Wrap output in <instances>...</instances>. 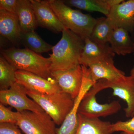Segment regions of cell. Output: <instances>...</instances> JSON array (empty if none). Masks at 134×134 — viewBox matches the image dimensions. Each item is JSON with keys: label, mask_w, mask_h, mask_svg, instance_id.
Here are the masks:
<instances>
[{"label": "cell", "mask_w": 134, "mask_h": 134, "mask_svg": "<svg viewBox=\"0 0 134 134\" xmlns=\"http://www.w3.org/2000/svg\"><path fill=\"white\" fill-rule=\"evenodd\" d=\"M61 38L50 54L51 72L65 71L80 65L79 59L85 45V39L68 29L62 32Z\"/></svg>", "instance_id": "6da1fadb"}, {"label": "cell", "mask_w": 134, "mask_h": 134, "mask_svg": "<svg viewBox=\"0 0 134 134\" xmlns=\"http://www.w3.org/2000/svg\"><path fill=\"white\" fill-rule=\"evenodd\" d=\"M2 55L16 70L31 72L47 79H53L51 59L27 48L11 47L2 51Z\"/></svg>", "instance_id": "7a4b0ae2"}, {"label": "cell", "mask_w": 134, "mask_h": 134, "mask_svg": "<svg viewBox=\"0 0 134 134\" xmlns=\"http://www.w3.org/2000/svg\"><path fill=\"white\" fill-rule=\"evenodd\" d=\"M48 3L59 20L66 29L84 39L90 37L97 19L90 15L72 9L63 1L48 0Z\"/></svg>", "instance_id": "3957f363"}, {"label": "cell", "mask_w": 134, "mask_h": 134, "mask_svg": "<svg viewBox=\"0 0 134 134\" xmlns=\"http://www.w3.org/2000/svg\"><path fill=\"white\" fill-rule=\"evenodd\" d=\"M26 93L49 115L56 125L62 124L74 104V99L62 91L50 94H38L27 91Z\"/></svg>", "instance_id": "277c9868"}, {"label": "cell", "mask_w": 134, "mask_h": 134, "mask_svg": "<svg viewBox=\"0 0 134 134\" xmlns=\"http://www.w3.org/2000/svg\"><path fill=\"white\" fill-rule=\"evenodd\" d=\"M111 88L113 96H117L126 101L127 107L124 109L125 115L133 117L134 113V76L132 74L125 76L115 81H109L105 79L99 80L89 90L90 94L96 95L102 90Z\"/></svg>", "instance_id": "5b68a950"}, {"label": "cell", "mask_w": 134, "mask_h": 134, "mask_svg": "<svg viewBox=\"0 0 134 134\" xmlns=\"http://www.w3.org/2000/svg\"><path fill=\"white\" fill-rule=\"evenodd\" d=\"M16 125L24 134H57L56 124L45 111L17 112Z\"/></svg>", "instance_id": "8992f818"}, {"label": "cell", "mask_w": 134, "mask_h": 134, "mask_svg": "<svg viewBox=\"0 0 134 134\" xmlns=\"http://www.w3.org/2000/svg\"><path fill=\"white\" fill-rule=\"evenodd\" d=\"M29 97L26 89L16 82L8 90L0 91V103L14 107L17 112L44 111L41 107Z\"/></svg>", "instance_id": "52a82bcc"}, {"label": "cell", "mask_w": 134, "mask_h": 134, "mask_svg": "<svg viewBox=\"0 0 134 134\" xmlns=\"http://www.w3.org/2000/svg\"><path fill=\"white\" fill-rule=\"evenodd\" d=\"M83 79L79 95L74 99V107L60 127L56 129L57 134H75L78 125V108L85 95L96 83L92 77L89 68L81 65Z\"/></svg>", "instance_id": "ba28073f"}, {"label": "cell", "mask_w": 134, "mask_h": 134, "mask_svg": "<svg viewBox=\"0 0 134 134\" xmlns=\"http://www.w3.org/2000/svg\"><path fill=\"white\" fill-rule=\"evenodd\" d=\"M16 82L26 89V91L40 94H50L62 90L55 80L47 79L33 73L17 70Z\"/></svg>", "instance_id": "9c48e42d"}, {"label": "cell", "mask_w": 134, "mask_h": 134, "mask_svg": "<svg viewBox=\"0 0 134 134\" xmlns=\"http://www.w3.org/2000/svg\"><path fill=\"white\" fill-rule=\"evenodd\" d=\"M119 101L114 100L110 103H98L96 95L88 92L82 99L78 108V113L90 118L105 117L118 113L121 109Z\"/></svg>", "instance_id": "30bf717a"}, {"label": "cell", "mask_w": 134, "mask_h": 134, "mask_svg": "<svg viewBox=\"0 0 134 134\" xmlns=\"http://www.w3.org/2000/svg\"><path fill=\"white\" fill-rule=\"evenodd\" d=\"M114 29L122 28L134 32V0H129L111 8L107 16Z\"/></svg>", "instance_id": "8fae6325"}, {"label": "cell", "mask_w": 134, "mask_h": 134, "mask_svg": "<svg viewBox=\"0 0 134 134\" xmlns=\"http://www.w3.org/2000/svg\"><path fill=\"white\" fill-rule=\"evenodd\" d=\"M30 1L38 26L55 33L62 32L66 29L50 7L48 1L30 0Z\"/></svg>", "instance_id": "7c38bea8"}, {"label": "cell", "mask_w": 134, "mask_h": 134, "mask_svg": "<svg viewBox=\"0 0 134 134\" xmlns=\"http://www.w3.org/2000/svg\"><path fill=\"white\" fill-rule=\"evenodd\" d=\"M115 55L108 44H97L87 37L85 39V45L79 59V64L88 67L97 63L113 60Z\"/></svg>", "instance_id": "4fadbf2b"}, {"label": "cell", "mask_w": 134, "mask_h": 134, "mask_svg": "<svg viewBox=\"0 0 134 134\" xmlns=\"http://www.w3.org/2000/svg\"><path fill=\"white\" fill-rule=\"evenodd\" d=\"M52 75L62 90L69 94L74 99L79 95L83 79L81 65L67 71L52 72Z\"/></svg>", "instance_id": "5bb4252c"}, {"label": "cell", "mask_w": 134, "mask_h": 134, "mask_svg": "<svg viewBox=\"0 0 134 134\" xmlns=\"http://www.w3.org/2000/svg\"><path fill=\"white\" fill-rule=\"evenodd\" d=\"M22 31L16 13L0 9V33L13 44L21 42Z\"/></svg>", "instance_id": "9a60e30c"}, {"label": "cell", "mask_w": 134, "mask_h": 134, "mask_svg": "<svg viewBox=\"0 0 134 134\" xmlns=\"http://www.w3.org/2000/svg\"><path fill=\"white\" fill-rule=\"evenodd\" d=\"M78 125L75 134H112L113 123L99 118H90L78 114Z\"/></svg>", "instance_id": "2e32d148"}, {"label": "cell", "mask_w": 134, "mask_h": 134, "mask_svg": "<svg viewBox=\"0 0 134 134\" xmlns=\"http://www.w3.org/2000/svg\"><path fill=\"white\" fill-rule=\"evenodd\" d=\"M88 68L90 70L92 77L95 82L100 79L115 81L126 76L123 71L115 67L113 60L97 63Z\"/></svg>", "instance_id": "e0dca14e"}, {"label": "cell", "mask_w": 134, "mask_h": 134, "mask_svg": "<svg viewBox=\"0 0 134 134\" xmlns=\"http://www.w3.org/2000/svg\"><path fill=\"white\" fill-rule=\"evenodd\" d=\"M113 52L119 55H125L134 53V42L129 32L122 28L114 30L110 41Z\"/></svg>", "instance_id": "ac0fdd59"}, {"label": "cell", "mask_w": 134, "mask_h": 134, "mask_svg": "<svg viewBox=\"0 0 134 134\" xmlns=\"http://www.w3.org/2000/svg\"><path fill=\"white\" fill-rule=\"evenodd\" d=\"M16 14L22 32L35 31L38 25L30 0H18Z\"/></svg>", "instance_id": "d6986e66"}, {"label": "cell", "mask_w": 134, "mask_h": 134, "mask_svg": "<svg viewBox=\"0 0 134 134\" xmlns=\"http://www.w3.org/2000/svg\"><path fill=\"white\" fill-rule=\"evenodd\" d=\"M114 28L107 17L97 19L90 38L97 44L105 45L109 43Z\"/></svg>", "instance_id": "ffe728a7"}, {"label": "cell", "mask_w": 134, "mask_h": 134, "mask_svg": "<svg viewBox=\"0 0 134 134\" xmlns=\"http://www.w3.org/2000/svg\"><path fill=\"white\" fill-rule=\"evenodd\" d=\"M68 6L88 12H100L107 16L111 8L107 0H67L63 1Z\"/></svg>", "instance_id": "44dd1931"}, {"label": "cell", "mask_w": 134, "mask_h": 134, "mask_svg": "<svg viewBox=\"0 0 134 134\" xmlns=\"http://www.w3.org/2000/svg\"><path fill=\"white\" fill-rule=\"evenodd\" d=\"M21 42L26 48L38 54L49 52L53 47L43 40L35 31L22 32Z\"/></svg>", "instance_id": "7402d4cb"}, {"label": "cell", "mask_w": 134, "mask_h": 134, "mask_svg": "<svg viewBox=\"0 0 134 134\" xmlns=\"http://www.w3.org/2000/svg\"><path fill=\"white\" fill-rule=\"evenodd\" d=\"M16 70L2 55L0 56V91L9 88L16 82Z\"/></svg>", "instance_id": "603a6c76"}, {"label": "cell", "mask_w": 134, "mask_h": 134, "mask_svg": "<svg viewBox=\"0 0 134 134\" xmlns=\"http://www.w3.org/2000/svg\"><path fill=\"white\" fill-rule=\"evenodd\" d=\"M132 118L126 121H118L113 123V132H121L120 134H134V116Z\"/></svg>", "instance_id": "cb8c5ba5"}, {"label": "cell", "mask_w": 134, "mask_h": 134, "mask_svg": "<svg viewBox=\"0 0 134 134\" xmlns=\"http://www.w3.org/2000/svg\"><path fill=\"white\" fill-rule=\"evenodd\" d=\"M17 112L12 111L6 106L0 103V123L16 124Z\"/></svg>", "instance_id": "d4e9b609"}, {"label": "cell", "mask_w": 134, "mask_h": 134, "mask_svg": "<svg viewBox=\"0 0 134 134\" xmlns=\"http://www.w3.org/2000/svg\"><path fill=\"white\" fill-rule=\"evenodd\" d=\"M0 134H24L15 124L0 123Z\"/></svg>", "instance_id": "484cf974"}, {"label": "cell", "mask_w": 134, "mask_h": 134, "mask_svg": "<svg viewBox=\"0 0 134 134\" xmlns=\"http://www.w3.org/2000/svg\"><path fill=\"white\" fill-rule=\"evenodd\" d=\"M18 0H1L0 9L16 14Z\"/></svg>", "instance_id": "4316f807"}, {"label": "cell", "mask_w": 134, "mask_h": 134, "mask_svg": "<svg viewBox=\"0 0 134 134\" xmlns=\"http://www.w3.org/2000/svg\"><path fill=\"white\" fill-rule=\"evenodd\" d=\"M130 74H132L134 76V65L133 68L132 69V70H131V71H130ZM133 116H134V113L133 114Z\"/></svg>", "instance_id": "83f0119b"}]
</instances>
